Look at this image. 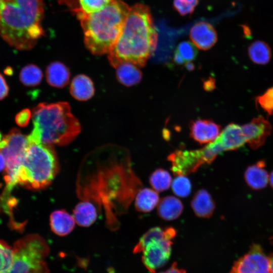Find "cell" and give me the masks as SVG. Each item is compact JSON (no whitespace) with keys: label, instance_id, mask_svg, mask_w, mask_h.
<instances>
[{"label":"cell","instance_id":"1","mask_svg":"<svg viewBox=\"0 0 273 273\" xmlns=\"http://www.w3.org/2000/svg\"><path fill=\"white\" fill-rule=\"evenodd\" d=\"M77 180L81 200L103 209L111 229L119 226L116 215L125 213L143 184L134 173L130 153L123 147L108 144L98 147L83 160Z\"/></svg>","mask_w":273,"mask_h":273},{"label":"cell","instance_id":"2","mask_svg":"<svg viewBox=\"0 0 273 273\" xmlns=\"http://www.w3.org/2000/svg\"><path fill=\"white\" fill-rule=\"evenodd\" d=\"M157 37L148 6L141 4L133 6L118 38L108 53L110 64L116 68L129 62L144 67L156 49Z\"/></svg>","mask_w":273,"mask_h":273},{"label":"cell","instance_id":"3","mask_svg":"<svg viewBox=\"0 0 273 273\" xmlns=\"http://www.w3.org/2000/svg\"><path fill=\"white\" fill-rule=\"evenodd\" d=\"M43 0H1L0 36L20 50L34 47L43 35Z\"/></svg>","mask_w":273,"mask_h":273},{"label":"cell","instance_id":"4","mask_svg":"<svg viewBox=\"0 0 273 273\" xmlns=\"http://www.w3.org/2000/svg\"><path fill=\"white\" fill-rule=\"evenodd\" d=\"M33 128L27 136L28 144L65 146L81 131L78 120L66 102L41 103L32 111Z\"/></svg>","mask_w":273,"mask_h":273},{"label":"cell","instance_id":"5","mask_svg":"<svg viewBox=\"0 0 273 273\" xmlns=\"http://www.w3.org/2000/svg\"><path fill=\"white\" fill-rule=\"evenodd\" d=\"M130 10L121 0H110L100 9L78 20L84 44L95 55L108 53L118 38Z\"/></svg>","mask_w":273,"mask_h":273},{"label":"cell","instance_id":"6","mask_svg":"<svg viewBox=\"0 0 273 273\" xmlns=\"http://www.w3.org/2000/svg\"><path fill=\"white\" fill-rule=\"evenodd\" d=\"M59 167L53 145L29 144L19 168L18 184L28 189H42L51 184Z\"/></svg>","mask_w":273,"mask_h":273},{"label":"cell","instance_id":"7","mask_svg":"<svg viewBox=\"0 0 273 273\" xmlns=\"http://www.w3.org/2000/svg\"><path fill=\"white\" fill-rule=\"evenodd\" d=\"M14 260L6 273H49L45 259L50 253L46 240L37 234L28 235L16 241L13 247Z\"/></svg>","mask_w":273,"mask_h":273},{"label":"cell","instance_id":"8","mask_svg":"<svg viewBox=\"0 0 273 273\" xmlns=\"http://www.w3.org/2000/svg\"><path fill=\"white\" fill-rule=\"evenodd\" d=\"M3 138L6 143L5 146L1 149L6 161V187L4 192L10 194L18 184L19 168L29 144L27 136L17 128L12 129Z\"/></svg>","mask_w":273,"mask_h":273},{"label":"cell","instance_id":"9","mask_svg":"<svg viewBox=\"0 0 273 273\" xmlns=\"http://www.w3.org/2000/svg\"><path fill=\"white\" fill-rule=\"evenodd\" d=\"M229 273H270L269 259L261 246L253 244L233 264Z\"/></svg>","mask_w":273,"mask_h":273},{"label":"cell","instance_id":"10","mask_svg":"<svg viewBox=\"0 0 273 273\" xmlns=\"http://www.w3.org/2000/svg\"><path fill=\"white\" fill-rule=\"evenodd\" d=\"M172 243L171 240L164 238L153 241L146 246L142 252V261L150 272L155 273L166 263L171 253Z\"/></svg>","mask_w":273,"mask_h":273},{"label":"cell","instance_id":"11","mask_svg":"<svg viewBox=\"0 0 273 273\" xmlns=\"http://www.w3.org/2000/svg\"><path fill=\"white\" fill-rule=\"evenodd\" d=\"M167 160L171 163V170L176 176H187L205 164L201 149L176 150L168 156Z\"/></svg>","mask_w":273,"mask_h":273},{"label":"cell","instance_id":"12","mask_svg":"<svg viewBox=\"0 0 273 273\" xmlns=\"http://www.w3.org/2000/svg\"><path fill=\"white\" fill-rule=\"evenodd\" d=\"M246 143L253 149L261 147L270 134L272 126L262 116L254 118L250 122L242 126Z\"/></svg>","mask_w":273,"mask_h":273},{"label":"cell","instance_id":"13","mask_svg":"<svg viewBox=\"0 0 273 273\" xmlns=\"http://www.w3.org/2000/svg\"><path fill=\"white\" fill-rule=\"evenodd\" d=\"M214 142L221 153L237 150L246 143L242 126L233 123L228 124Z\"/></svg>","mask_w":273,"mask_h":273},{"label":"cell","instance_id":"14","mask_svg":"<svg viewBox=\"0 0 273 273\" xmlns=\"http://www.w3.org/2000/svg\"><path fill=\"white\" fill-rule=\"evenodd\" d=\"M190 136L200 144L214 141L220 134V126L208 119H198L190 124Z\"/></svg>","mask_w":273,"mask_h":273},{"label":"cell","instance_id":"15","mask_svg":"<svg viewBox=\"0 0 273 273\" xmlns=\"http://www.w3.org/2000/svg\"><path fill=\"white\" fill-rule=\"evenodd\" d=\"M190 37L194 44L203 50L211 48L217 39V33L213 27L204 21L199 22L192 27Z\"/></svg>","mask_w":273,"mask_h":273},{"label":"cell","instance_id":"16","mask_svg":"<svg viewBox=\"0 0 273 273\" xmlns=\"http://www.w3.org/2000/svg\"><path fill=\"white\" fill-rule=\"evenodd\" d=\"M191 204L195 214L201 218L210 217L215 208L213 199L209 193L205 189L199 190L196 193Z\"/></svg>","mask_w":273,"mask_h":273},{"label":"cell","instance_id":"17","mask_svg":"<svg viewBox=\"0 0 273 273\" xmlns=\"http://www.w3.org/2000/svg\"><path fill=\"white\" fill-rule=\"evenodd\" d=\"M46 77L47 82L51 86L62 88L69 83L70 73L64 64L59 61H55L47 66Z\"/></svg>","mask_w":273,"mask_h":273},{"label":"cell","instance_id":"18","mask_svg":"<svg viewBox=\"0 0 273 273\" xmlns=\"http://www.w3.org/2000/svg\"><path fill=\"white\" fill-rule=\"evenodd\" d=\"M70 93L78 101H87L95 94L93 82L88 76L82 74H78L72 80Z\"/></svg>","mask_w":273,"mask_h":273},{"label":"cell","instance_id":"19","mask_svg":"<svg viewBox=\"0 0 273 273\" xmlns=\"http://www.w3.org/2000/svg\"><path fill=\"white\" fill-rule=\"evenodd\" d=\"M50 222L52 231L57 235L63 236L71 233L76 221L73 216L65 210H57L51 213Z\"/></svg>","mask_w":273,"mask_h":273},{"label":"cell","instance_id":"20","mask_svg":"<svg viewBox=\"0 0 273 273\" xmlns=\"http://www.w3.org/2000/svg\"><path fill=\"white\" fill-rule=\"evenodd\" d=\"M176 235V231L173 227L161 228L154 227L149 230L140 238L133 249V252H142L146 246L150 242L164 238L172 240Z\"/></svg>","mask_w":273,"mask_h":273},{"label":"cell","instance_id":"21","mask_svg":"<svg viewBox=\"0 0 273 273\" xmlns=\"http://www.w3.org/2000/svg\"><path fill=\"white\" fill-rule=\"evenodd\" d=\"M265 162L260 161L247 168L245 179L252 189L260 190L266 186L269 181V175L265 169Z\"/></svg>","mask_w":273,"mask_h":273},{"label":"cell","instance_id":"22","mask_svg":"<svg viewBox=\"0 0 273 273\" xmlns=\"http://www.w3.org/2000/svg\"><path fill=\"white\" fill-rule=\"evenodd\" d=\"M183 209L184 206L180 200L172 196H167L159 201L157 214L164 220H172L180 215Z\"/></svg>","mask_w":273,"mask_h":273},{"label":"cell","instance_id":"23","mask_svg":"<svg viewBox=\"0 0 273 273\" xmlns=\"http://www.w3.org/2000/svg\"><path fill=\"white\" fill-rule=\"evenodd\" d=\"M98 212L93 204L87 201L81 200L73 210V217L79 225L87 227L96 221Z\"/></svg>","mask_w":273,"mask_h":273},{"label":"cell","instance_id":"24","mask_svg":"<svg viewBox=\"0 0 273 273\" xmlns=\"http://www.w3.org/2000/svg\"><path fill=\"white\" fill-rule=\"evenodd\" d=\"M139 67L129 62L119 64L116 68L117 80L121 84L130 86L138 83L141 80L142 73Z\"/></svg>","mask_w":273,"mask_h":273},{"label":"cell","instance_id":"25","mask_svg":"<svg viewBox=\"0 0 273 273\" xmlns=\"http://www.w3.org/2000/svg\"><path fill=\"white\" fill-rule=\"evenodd\" d=\"M159 202L158 193L150 188L141 189L135 197L134 205L136 210L140 212L151 211Z\"/></svg>","mask_w":273,"mask_h":273},{"label":"cell","instance_id":"26","mask_svg":"<svg viewBox=\"0 0 273 273\" xmlns=\"http://www.w3.org/2000/svg\"><path fill=\"white\" fill-rule=\"evenodd\" d=\"M248 55L250 59L254 63L265 65L270 61L271 52L270 47L266 42L257 40L249 47Z\"/></svg>","mask_w":273,"mask_h":273},{"label":"cell","instance_id":"27","mask_svg":"<svg viewBox=\"0 0 273 273\" xmlns=\"http://www.w3.org/2000/svg\"><path fill=\"white\" fill-rule=\"evenodd\" d=\"M42 76V72L37 66L34 64H29L21 69L19 78L24 85L35 86L39 84Z\"/></svg>","mask_w":273,"mask_h":273},{"label":"cell","instance_id":"28","mask_svg":"<svg viewBox=\"0 0 273 273\" xmlns=\"http://www.w3.org/2000/svg\"><path fill=\"white\" fill-rule=\"evenodd\" d=\"M172 177L170 173L162 168L156 169L150 175L149 182L155 191L161 192L167 190L170 186Z\"/></svg>","mask_w":273,"mask_h":273},{"label":"cell","instance_id":"29","mask_svg":"<svg viewBox=\"0 0 273 273\" xmlns=\"http://www.w3.org/2000/svg\"><path fill=\"white\" fill-rule=\"evenodd\" d=\"M110 0H78L75 14L78 19L94 12L105 6Z\"/></svg>","mask_w":273,"mask_h":273},{"label":"cell","instance_id":"30","mask_svg":"<svg viewBox=\"0 0 273 273\" xmlns=\"http://www.w3.org/2000/svg\"><path fill=\"white\" fill-rule=\"evenodd\" d=\"M14 260V250L6 242L0 240V273H6L11 268Z\"/></svg>","mask_w":273,"mask_h":273},{"label":"cell","instance_id":"31","mask_svg":"<svg viewBox=\"0 0 273 273\" xmlns=\"http://www.w3.org/2000/svg\"><path fill=\"white\" fill-rule=\"evenodd\" d=\"M172 190L176 196L185 198L191 192L192 184L190 179L185 175H177L172 182Z\"/></svg>","mask_w":273,"mask_h":273},{"label":"cell","instance_id":"32","mask_svg":"<svg viewBox=\"0 0 273 273\" xmlns=\"http://www.w3.org/2000/svg\"><path fill=\"white\" fill-rule=\"evenodd\" d=\"M196 47L193 42L184 41L179 43L176 50L185 62H190L197 57L198 52Z\"/></svg>","mask_w":273,"mask_h":273},{"label":"cell","instance_id":"33","mask_svg":"<svg viewBox=\"0 0 273 273\" xmlns=\"http://www.w3.org/2000/svg\"><path fill=\"white\" fill-rule=\"evenodd\" d=\"M256 101L268 114H273V86L256 98Z\"/></svg>","mask_w":273,"mask_h":273},{"label":"cell","instance_id":"34","mask_svg":"<svg viewBox=\"0 0 273 273\" xmlns=\"http://www.w3.org/2000/svg\"><path fill=\"white\" fill-rule=\"evenodd\" d=\"M198 3V0H174L173 6L181 15L192 13Z\"/></svg>","mask_w":273,"mask_h":273},{"label":"cell","instance_id":"35","mask_svg":"<svg viewBox=\"0 0 273 273\" xmlns=\"http://www.w3.org/2000/svg\"><path fill=\"white\" fill-rule=\"evenodd\" d=\"M31 112L29 109H26L21 111L15 116L16 123L21 127L26 126L30 119Z\"/></svg>","mask_w":273,"mask_h":273},{"label":"cell","instance_id":"36","mask_svg":"<svg viewBox=\"0 0 273 273\" xmlns=\"http://www.w3.org/2000/svg\"><path fill=\"white\" fill-rule=\"evenodd\" d=\"M9 86L3 76L0 73V100L6 98L9 93Z\"/></svg>","mask_w":273,"mask_h":273},{"label":"cell","instance_id":"37","mask_svg":"<svg viewBox=\"0 0 273 273\" xmlns=\"http://www.w3.org/2000/svg\"><path fill=\"white\" fill-rule=\"evenodd\" d=\"M60 4L64 5L75 13L77 8L78 0H57Z\"/></svg>","mask_w":273,"mask_h":273},{"label":"cell","instance_id":"38","mask_svg":"<svg viewBox=\"0 0 273 273\" xmlns=\"http://www.w3.org/2000/svg\"><path fill=\"white\" fill-rule=\"evenodd\" d=\"M159 273H186V271L183 269L177 267V263L174 262L168 269Z\"/></svg>","mask_w":273,"mask_h":273},{"label":"cell","instance_id":"39","mask_svg":"<svg viewBox=\"0 0 273 273\" xmlns=\"http://www.w3.org/2000/svg\"><path fill=\"white\" fill-rule=\"evenodd\" d=\"M173 61L176 64L182 65L185 63V61L182 57L179 55L178 52L176 50L174 52L173 55Z\"/></svg>","mask_w":273,"mask_h":273},{"label":"cell","instance_id":"40","mask_svg":"<svg viewBox=\"0 0 273 273\" xmlns=\"http://www.w3.org/2000/svg\"><path fill=\"white\" fill-rule=\"evenodd\" d=\"M6 168V161L5 157L0 149V171Z\"/></svg>","mask_w":273,"mask_h":273},{"label":"cell","instance_id":"41","mask_svg":"<svg viewBox=\"0 0 273 273\" xmlns=\"http://www.w3.org/2000/svg\"><path fill=\"white\" fill-rule=\"evenodd\" d=\"M185 67L188 70H192L195 68L194 65L189 62L185 64Z\"/></svg>","mask_w":273,"mask_h":273},{"label":"cell","instance_id":"42","mask_svg":"<svg viewBox=\"0 0 273 273\" xmlns=\"http://www.w3.org/2000/svg\"><path fill=\"white\" fill-rule=\"evenodd\" d=\"M6 144V141L4 139L1 132H0V149L3 148Z\"/></svg>","mask_w":273,"mask_h":273},{"label":"cell","instance_id":"43","mask_svg":"<svg viewBox=\"0 0 273 273\" xmlns=\"http://www.w3.org/2000/svg\"><path fill=\"white\" fill-rule=\"evenodd\" d=\"M270 262V273H273V254L269 257Z\"/></svg>","mask_w":273,"mask_h":273},{"label":"cell","instance_id":"44","mask_svg":"<svg viewBox=\"0 0 273 273\" xmlns=\"http://www.w3.org/2000/svg\"><path fill=\"white\" fill-rule=\"evenodd\" d=\"M269 182L271 186L273 188V171L271 172L269 175Z\"/></svg>","mask_w":273,"mask_h":273},{"label":"cell","instance_id":"45","mask_svg":"<svg viewBox=\"0 0 273 273\" xmlns=\"http://www.w3.org/2000/svg\"><path fill=\"white\" fill-rule=\"evenodd\" d=\"M0 5H1V0H0Z\"/></svg>","mask_w":273,"mask_h":273}]
</instances>
